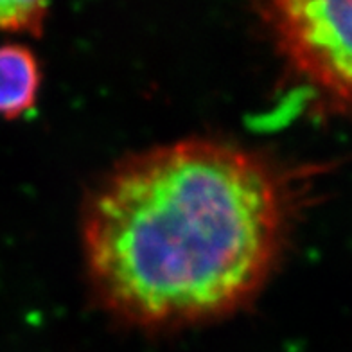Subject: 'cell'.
Masks as SVG:
<instances>
[{"instance_id":"cell-4","label":"cell","mask_w":352,"mask_h":352,"mask_svg":"<svg viewBox=\"0 0 352 352\" xmlns=\"http://www.w3.org/2000/svg\"><path fill=\"white\" fill-rule=\"evenodd\" d=\"M49 20V4L40 0L0 2V31L42 36Z\"/></svg>"},{"instance_id":"cell-2","label":"cell","mask_w":352,"mask_h":352,"mask_svg":"<svg viewBox=\"0 0 352 352\" xmlns=\"http://www.w3.org/2000/svg\"><path fill=\"white\" fill-rule=\"evenodd\" d=\"M255 13L286 69L327 107L352 113L351 0H274Z\"/></svg>"},{"instance_id":"cell-1","label":"cell","mask_w":352,"mask_h":352,"mask_svg":"<svg viewBox=\"0 0 352 352\" xmlns=\"http://www.w3.org/2000/svg\"><path fill=\"white\" fill-rule=\"evenodd\" d=\"M311 175L207 137L117 160L88 189L81 209L94 300L140 329L236 313L283 259L307 204Z\"/></svg>"},{"instance_id":"cell-3","label":"cell","mask_w":352,"mask_h":352,"mask_svg":"<svg viewBox=\"0 0 352 352\" xmlns=\"http://www.w3.org/2000/svg\"><path fill=\"white\" fill-rule=\"evenodd\" d=\"M42 88V67L29 47H0V117L14 121L34 108Z\"/></svg>"}]
</instances>
